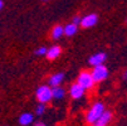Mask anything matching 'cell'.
I'll list each match as a JSON object with an SVG mask.
<instances>
[{
  "label": "cell",
  "instance_id": "cell-9",
  "mask_svg": "<svg viewBox=\"0 0 127 126\" xmlns=\"http://www.w3.org/2000/svg\"><path fill=\"white\" fill-rule=\"evenodd\" d=\"M61 52H62V49H61L58 45H53V47H50L49 49H47L45 56H47L48 59H56L57 57H59Z\"/></svg>",
  "mask_w": 127,
  "mask_h": 126
},
{
  "label": "cell",
  "instance_id": "cell-11",
  "mask_svg": "<svg viewBox=\"0 0 127 126\" xmlns=\"http://www.w3.org/2000/svg\"><path fill=\"white\" fill-rule=\"evenodd\" d=\"M64 80V75L63 73H56V75H53L50 78H49V84L53 86V87H56V86H59Z\"/></svg>",
  "mask_w": 127,
  "mask_h": 126
},
{
  "label": "cell",
  "instance_id": "cell-13",
  "mask_svg": "<svg viewBox=\"0 0 127 126\" xmlns=\"http://www.w3.org/2000/svg\"><path fill=\"white\" fill-rule=\"evenodd\" d=\"M33 120H34V116L32 114H23L19 117V124L22 126H28L33 122Z\"/></svg>",
  "mask_w": 127,
  "mask_h": 126
},
{
  "label": "cell",
  "instance_id": "cell-6",
  "mask_svg": "<svg viewBox=\"0 0 127 126\" xmlns=\"http://www.w3.org/2000/svg\"><path fill=\"white\" fill-rule=\"evenodd\" d=\"M97 22H98V16L96 14H89V15H86L84 18H82L79 25H82L83 28H91V27L96 25Z\"/></svg>",
  "mask_w": 127,
  "mask_h": 126
},
{
  "label": "cell",
  "instance_id": "cell-17",
  "mask_svg": "<svg viewBox=\"0 0 127 126\" xmlns=\"http://www.w3.org/2000/svg\"><path fill=\"white\" fill-rule=\"evenodd\" d=\"M73 24H76V25H79V23H81V18L79 16H74L73 18V22H72Z\"/></svg>",
  "mask_w": 127,
  "mask_h": 126
},
{
  "label": "cell",
  "instance_id": "cell-12",
  "mask_svg": "<svg viewBox=\"0 0 127 126\" xmlns=\"http://www.w3.org/2000/svg\"><path fill=\"white\" fill-rule=\"evenodd\" d=\"M77 30H78V27L76 24H73V23H69V24H67L63 28V33L67 35V37H72V35H74L77 33Z\"/></svg>",
  "mask_w": 127,
  "mask_h": 126
},
{
  "label": "cell",
  "instance_id": "cell-3",
  "mask_svg": "<svg viewBox=\"0 0 127 126\" xmlns=\"http://www.w3.org/2000/svg\"><path fill=\"white\" fill-rule=\"evenodd\" d=\"M37 98L40 103H48L53 97H52V88L48 86H39L37 88Z\"/></svg>",
  "mask_w": 127,
  "mask_h": 126
},
{
  "label": "cell",
  "instance_id": "cell-2",
  "mask_svg": "<svg viewBox=\"0 0 127 126\" xmlns=\"http://www.w3.org/2000/svg\"><path fill=\"white\" fill-rule=\"evenodd\" d=\"M91 75H92V78H93L95 82H102V81H104L108 77V69L103 64L95 66L93 71L91 72Z\"/></svg>",
  "mask_w": 127,
  "mask_h": 126
},
{
  "label": "cell",
  "instance_id": "cell-10",
  "mask_svg": "<svg viewBox=\"0 0 127 126\" xmlns=\"http://www.w3.org/2000/svg\"><path fill=\"white\" fill-rule=\"evenodd\" d=\"M65 95V89L63 87H59V86H56L52 88V97L56 98V100H62Z\"/></svg>",
  "mask_w": 127,
  "mask_h": 126
},
{
  "label": "cell",
  "instance_id": "cell-4",
  "mask_svg": "<svg viewBox=\"0 0 127 126\" xmlns=\"http://www.w3.org/2000/svg\"><path fill=\"white\" fill-rule=\"evenodd\" d=\"M79 86H82L84 89H89L95 86V81L92 78V75L89 72H81L79 76H78V82H77Z\"/></svg>",
  "mask_w": 127,
  "mask_h": 126
},
{
  "label": "cell",
  "instance_id": "cell-19",
  "mask_svg": "<svg viewBox=\"0 0 127 126\" xmlns=\"http://www.w3.org/2000/svg\"><path fill=\"white\" fill-rule=\"evenodd\" d=\"M3 6H4V3H3V0H0V10L3 9Z\"/></svg>",
  "mask_w": 127,
  "mask_h": 126
},
{
  "label": "cell",
  "instance_id": "cell-15",
  "mask_svg": "<svg viewBox=\"0 0 127 126\" xmlns=\"http://www.w3.org/2000/svg\"><path fill=\"white\" fill-rule=\"evenodd\" d=\"M45 112V103H39L37 107H35V114L38 116H42Z\"/></svg>",
  "mask_w": 127,
  "mask_h": 126
},
{
  "label": "cell",
  "instance_id": "cell-14",
  "mask_svg": "<svg viewBox=\"0 0 127 126\" xmlns=\"http://www.w3.org/2000/svg\"><path fill=\"white\" fill-rule=\"evenodd\" d=\"M62 35H64V33H63V27L57 25V27L53 28V30H52V37H53V39H59Z\"/></svg>",
  "mask_w": 127,
  "mask_h": 126
},
{
  "label": "cell",
  "instance_id": "cell-5",
  "mask_svg": "<svg viewBox=\"0 0 127 126\" xmlns=\"http://www.w3.org/2000/svg\"><path fill=\"white\" fill-rule=\"evenodd\" d=\"M84 92H86V89L82 86H79L78 83H73V84L70 86V88H69V93H70L72 98H74V100L82 98L83 95H84Z\"/></svg>",
  "mask_w": 127,
  "mask_h": 126
},
{
  "label": "cell",
  "instance_id": "cell-18",
  "mask_svg": "<svg viewBox=\"0 0 127 126\" xmlns=\"http://www.w3.org/2000/svg\"><path fill=\"white\" fill-rule=\"evenodd\" d=\"M35 126H45V124H43V122H38V124H35Z\"/></svg>",
  "mask_w": 127,
  "mask_h": 126
},
{
  "label": "cell",
  "instance_id": "cell-16",
  "mask_svg": "<svg viewBox=\"0 0 127 126\" xmlns=\"http://www.w3.org/2000/svg\"><path fill=\"white\" fill-rule=\"evenodd\" d=\"M45 53H47V48L45 47H40V48H38L37 50H35V54L37 56H45Z\"/></svg>",
  "mask_w": 127,
  "mask_h": 126
},
{
  "label": "cell",
  "instance_id": "cell-7",
  "mask_svg": "<svg viewBox=\"0 0 127 126\" xmlns=\"http://www.w3.org/2000/svg\"><path fill=\"white\" fill-rule=\"evenodd\" d=\"M111 119H112V114H111L110 111H104V112L99 116V119L93 124V126H107L108 124H110Z\"/></svg>",
  "mask_w": 127,
  "mask_h": 126
},
{
  "label": "cell",
  "instance_id": "cell-1",
  "mask_svg": "<svg viewBox=\"0 0 127 126\" xmlns=\"http://www.w3.org/2000/svg\"><path fill=\"white\" fill-rule=\"evenodd\" d=\"M103 112H104V106H103V103L97 102V103H95V105L92 106V109L88 111V114H87V116H86V121H87L88 124H95V122L99 119V116H101Z\"/></svg>",
  "mask_w": 127,
  "mask_h": 126
},
{
  "label": "cell",
  "instance_id": "cell-20",
  "mask_svg": "<svg viewBox=\"0 0 127 126\" xmlns=\"http://www.w3.org/2000/svg\"><path fill=\"white\" fill-rule=\"evenodd\" d=\"M123 78L127 81V69H126V72H125V73H123Z\"/></svg>",
  "mask_w": 127,
  "mask_h": 126
},
{
  "label": "cell",
  "instance_id": "cell-8",
  "mask_svg": "<svg viewBox=\"0 0 127 126\" xmlns=\"http://www.w3.org/2000/svg\"><path fill=\"white\" fill-rule=\"evenodd\" d=\"M106 58H107V56L104 54V53H97V54H93V56H91V58H89V64L91 66H99V64H103L104 63V61H106Z\"/></svg>",
  "mask_w": 127,
  "mask_h": 126
},
{
  "label": "cell",
  "instance_id": "cell-21",
  "mask_svg": "<svg viewBox=\"0 0 127 126\" xmlns=\"http://www.w3.org/2000/svg\"><path fill=\"white\" fill-rule=\"evenodd\" d=\"M44 1H45V0H44Z\"/></svg>",
  "mask_w": 127,
  "mask_h": 126
}]
</instances>
